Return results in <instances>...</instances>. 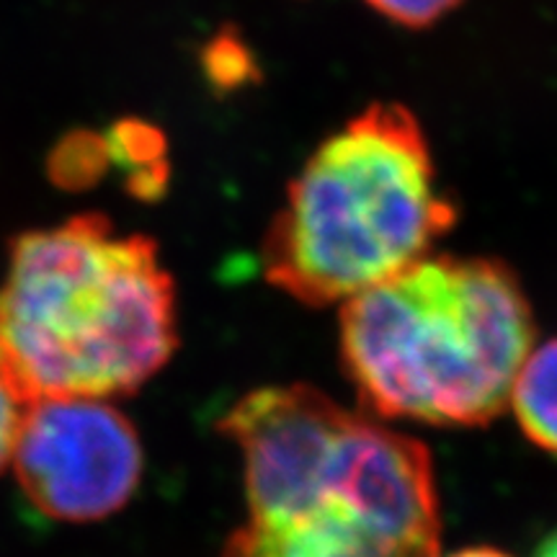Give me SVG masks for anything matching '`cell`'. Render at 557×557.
<instances>
[{"label": "cell", "mask_w": 557, "mask_h": 557, "mask_svg": "<svg viewBox=\"0 0 557 557\" xmlns=\"http://www.w3.org/2000/svg\"><path fill=\"white\" fill-rule=\"evenodd\" d=\"M248 519L222 557H438L434 462L418 438L310 385L243 395L220 421Z\"/></svg>", "instance_id": "obj_1"}, {"label": "cell", "mask_w": 557, "mask_h": 557, "mask_svg": "<svg viewBox=\"0 0 557 557\" xmlns=\"http://www.w3.org/2000/svg\"><path fill=\"white\" fill-rule=\"evenodd\" d=\"M176 346V284L148 235L78 214L11 243L0 372L26 403L137 393Z\"/></svg>", "instance_id": "obj_2"}, {"label": "cell", "mask_w": 557, "mask_h": 557, "mask_svg": "<svg viewBox=\"0 0 557 557\" xmlns=\"http://www.w3.org/2000/svg\"><path fill=\"white\" fill-rule=\"evenodd\" d=\"M532 305L506 263L434 256L341 305V361L377 418L485 426L534 348Z\"/></svg>", "instance_id": "obj_3"}, {"label": "cell", "mask_w": 557, "mask_h": 557, "mask_svg": "<svg viewBox=\"0 0 557 557\" xmlns=\"http://www.w3.org/2000/svg\"><path fill=\"white\" fill-rule=\"evenodd\" d=\"M457 222L426 132L403 103H372L312 152L261 246L271 287L344 305L426 259Z\"/></svg>", "instance_id": "obj_4"}, {"label": "cell", "mask_w": 557, "mask_h": 557, "mask_svg": "<svg viewBox=\"0 0 557 557\" xmlns=\"http://www.w3.org/2000/svg\"><path fill=\"white\" fill-rule=\"evenodd\" d=\"M143 444L129 418L96 398L26 403L11 465L21 491L58 521L107 519L143 480Z\"/></svg>", "instance_id": "obj_5"}, {"label": "cell", "mask_w": 557, "mask_h": 557, "mask_svg": "<svg viewBox=\"0 0 557 557\" xmlns=\"http://www.w3.org/2000/svg\"><path fill=\"white\" fill-rule=\"evenodd\" d=\"M508 403L529 442L557 457V338L529 351Z\"/></svg>", "instance_id": "obj_6"}, {"label": "cell", "mask_w": 557, "mask_h": 557, "mask_svg": "<svg viewBox=\"0 0 557 557\" xmlns=\"http://www.w3.org/2000/svg\"><path fill=\"white\" fill-rule=\"evenodd\" d=\"M107 137L111 163L127 169V189L139 199H152L163 191L169 169H165V139L156 127L145 122H120Z\"/></svg>", "instance_id": "obj_7"}, {"label": "cell", "mask_w": 557, "mask_h": 557, "mask_svg": "<svg viewBox=\"0 0 557 557\" xmlns=\"http://www.w3.org/2000/svg\"><path fill=\"white\" fill-rule=\"evenodd\" d=\"M111 163L107 137L88 129H75L58 143L47 158V173L60 189L83 191L103 178Z\"/></svg>", "instance_id": "obj_8"}, {"label": "cell", "mask_w": 557, "mask_h": 557, "mask_svg": "<svg viewBox=\"0 0 557 557\" xmlns=\"http://www.w3.org/2000/svg\"><path fill=\"white\" fill-rule=\"evenodd\" d=\"M380 16H385L393 24L408 26V29H426L436 21L449 16L462 0H367Z\"/></svg>", "instance_id": "obj_9"}, {"label": "cell", "mask_w": 557, "mask_h": 557, "mask_svg": "<svg viewBox=\"0 0 557 557\" xmlns=\"http://www.w3.org/2000/svg\"><path fill=\"white\" fill-rule=\"evenodd\" d=\"M26 400L16 393L9 377L0 372V470L11 465L13 447H16V436L21 418H24Z\"/></svg>", "instance_id": "obj_10"}, {"label": "cell", "mask_w": 557, "mask_h": 557, "mask_svg": "<svg viewBox=\"0 0 557 557\" xmlns=\"http://www.w3.org/2000/svg\"><path fill=\"white\" fill-rule=\"evenodd\" d=\"M449 557H508V555L500 553L496 547H465Z\"/></svg>", "instance_id": "obj_11"}, {"label": "cell", "mask_w": 557, "mask_h": 557, "mask_svg": "<svg viewBox=\"0 0 557 557\" xmlns=\"http://www.w3.org/2000/svg\"><path fill=\"white\" fill-rule=\"evenodd\" d=\"M534 557H557V527L540 542V547L534 549Z\"/></svg>", "instance_id": "obj_12"}]
</instances>
